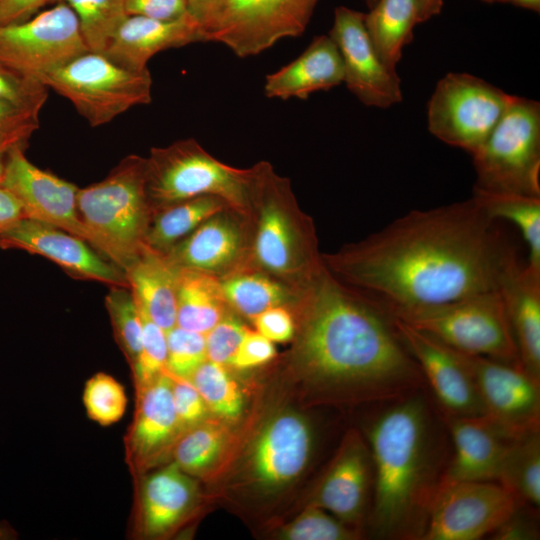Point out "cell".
<instances>
[{
	"mask_svg": "<svg viewBox=\"0 0 540 540\" xmlns=\"http://www.w3.org/2000/svg\"><path fill=\"white\" fill-rule=\"evenodd\" d=\"M514 255L470 198L411 211L324 256L323 264L390 317L403 319L498 289Z\"/></svg>",
	"mask_w": 540,
	"mask_h": 540,
	"instance_id": "6da1fadb",
	"label": "cell"
},
{
	"mask_svg": "<svg viewBox=\"0 0 540 540\" xmlns=\"http://www.w3.org/2000/svg\"><path fill=\"white\" fill-rule=\"evenodd\" d=\"M296 331V363L320 395L385 403L424 387L392 318L324 264L305 284Z\"/></svg>",
	"mask_w": 540,
	"mask_h": 540,
	"instance_id": "7a4b0ae2",
	"label": "cell"
},
{
	"mask_svg": "<svg viewBox=\"0 0 540 540\" xmlns=\"http://www.w3.org/2000/svg\"><path fill=\"white\" fill-rule=\"evenodd\" d=\"M386 404L368 430L373 530L382 539L421 540L448 462L441 418L420 390Z\"/></svg>",
	"mask_w": 540,
	"mask_h": 540,
	"instance_id": "3957f363",
	"label": "cell"
},
{
	"mask_svg": "<svg viewBox=\"0 0 540 540\" xmlns=\"http://www.w3.org/2000/svg\"><path fill=\"white\" fill-rule=\"evenodd\" d=\"M77 210L92 247L124 272L146 246L153 216L146 158L126 156L104 179L79 188Z\"/></svg>",
	"mask_w": 540,
	"mask_h": 540,
	"instance_id": "277c9868",
	"label": "cell"
},
{
	"mask_svg": "<svg viewBox=\"0 0 540 540\" xmlns=\"http://www.w3.org/2000/svg\"><path fill=\"white\" fill-rule=\"evenodd\" d=\"M256 166L224 164L194 139L152 148L146 158V188L154 211L199 196H215L237 212L254 205Z\"/></svg>",
	"mask_w": 540,
	"mask_h": 540,
	"instance_id": "5b68a950",
	"label": "cell"
},
{
	"mask_svg": "<svg viewBox=\"0 0 540 540\" xmlns=\"http://www.w3.org/2000/svg\"><path fill=\"white\" fill-rule=\"evenodd\" d=\"M40 81L68 99L92 127L108 124L152 99L148 69H129L93 51L78 55Z\"/></svg>",
	"mask_w": 540,
	"mask_h": 540,
	"instance_id": "8992f818",
	"label": "cell"
},
{
	"mask_svg": "<svg viewBox=\"0 0 540 540\" xmlns=\"http://www.w3.org/2000/svg\"><path fill=\"white\" fill-rule=\"evenodd\" d=\"M475 188L540 196V104L514 96L484 143L471 154Z\"/></svg>",
	"mask_w": 540,
	"mask_h": 540,
	"instance_id": "52a82bcc",
	"label": "cell"
},
{
	"mask_svg": "<svg viewBox=\"0 0 540 540\" xmlns=\"http://www.w3.org/2000/svg\"><path fill=\"white\" fill-rule=\"evenodd\" d=\"M399 320L460 353L520 364L498 289L474 294Z\"/></svg>",
	"mask_w": 540,
	"mask_h": 540,
	"instance_id": "ba28073f",
	"label": "cell"
},
{
	"mask_svg": "<svg viewBox=\"0 0 540 540\" xmlns=\"http://www.w3.org/2000/svg\"><path fill=\"white\" fill-rule=\"evenodd\" d=\"M254 204L260 215L254 240V256L268 272L310 280L323 266L314 251L313 237L290 213L293 196L286 179L268 163L256 165Z\"/></svg>",
	"mask_w": 540,
	"mask_h": 540,
	"instance_id": "9c48e42d",
	"label": "cell"
},
{
	"mask_svg": "<svg viewBox=\"0 0 540 540\" xmlns=\"http://www.w3.org/2000/svg\"><path fill=\"white\" fill-rule=\"evenodd\" d=\"M513 98L474 75L448 73L439 80L428 102V129L444 143L473 154Z\"/></svg>",
	"mask_w": 540,
	"mask_h": 540,
	"instance_id": "30bf717a",
	"label": "cell"
},
{
	"mask_svg": "<svg viewBox=\"0 0 540 540\" xmlns=\"http://www.w3.org/2000/svg\"><path fill=\"white\" fill-rule=\"evenodd\" d=\"M89 51L74 11L58 2L31 18L0 26V66L39 80Z\"/></svg>",
	"mask_w": 540,
	"mask_h": 540,
	"instance_id": "8fae6325",
	"label": "cell"
},
{
	"mask_svg": "<svg viewBox=\"0 0 540 540\" xmlns=\"http://www.w3.org/2000/svg\"><path fill=\"white\" fill-rule=\"evenodd\" d=\"M318 0H225L202 27L204 42L226 45L239 57L256 55L301 35Z\"/></svg>",
	"mask_w": 540,
	"mask_h": 540,
	"instance_id": "7c38bea8",
	"label": "cell"
},
{
	"mask_svg": "<svg viewBox=\"0 0 540 540\" xmlns=\"http://www.w3.org/2000/svg\"><path fill=\"white\" fill-rule=\"evenodd\" d=\"M519 505L498 482L442 479L421 540H477L492 534Z\"/></svg>",
	"mask_w": 540,
	"mask_h": 540,
	"instance_id": "4fadbf2b",
	"label": "cell"
},
{
	"mask_svg": "<svg viewBox=\"0 0 540 540\" xmlns=\"http://www.w3.org/2000/svg\"><path fill=\"white\" fill-rule=\"evenodd\" d=\"M460 355L473 377L487 416L517 437L540 430V380L520 364Z\"/></svg>",
	"mask_w": 540,
	"mask_h": 540,
	"instance_id": "5bb4252c",
	"label": "cell"
},
{
	"mask_svg": "<svg viewBox=\"0 0 540 540\" xmlns=\"http://www.w3.org/2000/svg\"><path fill=\"white\" fill-rule=\"evenodd\" d=\"M365 13L339 6L329 36L343 64V82L363 104L389 108L402 101L401 80L377 54L365 27Z\"/></svg>",
	"mask_w": 540,
	"mask_h": 540,
	"instance_id": "9a60e30c",
	"label": "cell"
},
{
	"mask_svg": "<svg viewBox=\"0 0 540 540\" xmlns=\"http://www.w3.org/2000/svg\"><path fill=\"white\" fill-rule=\"evenodd\" d=\"M24 151L14 148L5 154L0 180L20 203L24 218L55 226L92 246L91 236L77 210L79 188L34 165Z\"/></svg>",
	"mask_w": 540,
	"mask_h": 540,
	"instance_id": "2e32d148",
	"label": "cell"
},
{
	"mask_svg": "<svg viewBox=\"0 0 540 540\" xmlns=\"http://www.w3.org/2000/svg\"><path fill=\"white\" fill-rule=\"evenodd\" d=\"M392 320L430 387L438 412L455 417L485 415L473 377L460 353L399 319Z\"/></svg>",
	"mask_w": 540,
	"mask_h": 540,
	"instance_id": "e0dca14e",
	"label": "cell"
},
{
	"mask_svg": "<svg viewBox=\"0 0 540 540\" xmlns=\"http://www.w3.org/2000/svg\"><path fill=\"white\" fill-rule=\"evenodd\" d=\"M171 386V377L165 370L136 389L134 418L124 436L125 461L134 478L171 455L183 433Z\"/></svg>",
	"mask_w": 540,
	"mask_h": 540,
	"instance_id": "ac0fdd59",
	"label": "cell"
},
{
	"mask_svg": "<svg viewBox=\"0 0 540 540\" xmlns=\"http://www.w3.org/2000/svg\"><path fill=\"white\" fill-rule=\"evenodd\" d=\"M0 247L41 255L78 278L129 287L124 272L90 244L43 222L22 218L0 233Z\"/></svg>",
	"mask_w": 540,
	"mask_h": 540,
	"instance_id": "d6986e66",
	"label": "cell"
},
{
	"mask_svg": "<svg viewBox=\"0 0 540 540\" xmlns=\"http://www.w3.org/2000/svg\"><path fill=\"white\" fill-rule=\"evenodd\" d=\"M132 535L160 538L174 532L193 511L198 488L189 474L170 463L135 478Z\"/></svg>",
	"mask_w": 540,
	"mask_h": 540,
	"instance_id": "ffe728a7",
	"label": "cell"
},
{
	"mask_svg": "<svg viewBox=\"0 0 540 540\" xmlns=\"http://www.w3.org/2000/svg\"><path fill=\"white\" fill-rule=\"evenodd\" d=\"M313 448L311 425L302 415L283 412L270 419L257 435L249 455L257 484L277 489L305 470Z\"/></svg>",
	"mask_w": 540,
	"mask_h": 540,
	"instance_id": "44dd1931",
	"label": "cell"
},
{
	"mask_svg": "<svg viewBox=\"0 0 540 540\" xmlns=\"http://www.w3.org/2000/svg\"><path fill=\"white\" fill-rule=\"evenodd\" d=\"M439 415L449 433L453 451L442 479L497 482L503 461L518 437L486 414Z\"/></svg>",
	"mask_w": 540,
	"mask_h": 540,
	"instance_id": "7402d4cb",
	"label": "cell"
},
{
	"mask_svg": "<svg viewBox=\"0 0 540 540\" xmlns=\"http://www.w3.org/2000/svg\"><path fill=\"white\" fill-rule=\"evenodd\" d=\"M373 463L370 449L351 432L321 480L312 503L345 524H359L365 514Z\"/></svg>",
	"mask_w": 540,
	"mask_h": 540,
	"instance_id": "603a6c76",
	"label": "cell"
},
{
	"mask_svg": "<svg viewBox=\"0 0 540 540\" xmlns=\"http://www.w3.org/2000/svg\"><path fill=\"white\" fill-rule=\"evenodd\" d=\"M498 290L518 352L519 363L540 380V272L521 264L516 254L502 273Z\"/></svg>",
	"mask_w": 540,
	"mask_h": 540,
	"instance_id": "cb8c5ba5",
	"label": "cell"
},
{
	"mask_svg": "<svg viewBox=\"0 0 540 540\" xmlns=\"http://www.w3.org/2000/svg\"><path fill=\"white\" fill-rule=\"evenodd\" d=\"M195 42H204V37L200 24L190 14L173 21L130 15L103 54L123 67L145 70L157 53Z\"/></svg>",
	"mask_w": 540,
	"mask_h": 540,
	"instance_id": "d4e9b609",
	"label": "cell"
},
{
	"mask_svg": "<svg viewBox=\"0 0 540 540\" xmlns=\"http://www.w3.org/2000/svg\"><path fill=\"white\" fill-rule=\"evenodd\" d=\"M343 79V64L336 44L329 35H320L294 61L267 75L264 92L269 98L305 100L314 92L338 86Z\"/></svg>",
	"mask_w": 540,
	"mask_h": 540,
	"instance_id": "484cf974",
	"label": "cell"
},
{
	"mask_svg": "<svg viewBox=\"0 0 540 540\" xmlns=\"http://www.w3.org/2000/svg\"><path fill=\"white\" fill-rule=\"evenodd\" d=\"M243 247L242 228L220 212L204 221L164 254L178 268L214 275L230 267L242 253Z\"/></svg>",
	"mask_w": 540,
	"mask_h": 540,
	"instance_id": "4316f807",
	"label": "cell"
},
{
	"mask_svg": "<svg viewBox=\"0 0 540 540\" xmlns=\"http://www.w3.org/2000/svg\"><path fill=\"white\" fill-rule=\"evenodd\" d=\"M124 274L141 310L165 332L176 326L177 267L165 254L146 245Z\"/></svg>",
	"mask_w": 540,
	"mask_h": 540,
	"instance_id": "83f0119b",
	"label": "cell"
},
{
	"mask_svg": "<svg viewBox=\"0 0 540 540\" xmlns=\"http://www.w3.org/2000/svg\"><path fill=\"white\" fill-rule=\"evenodd\" d=\"M226 305L213 274L177 267V326L205 335L225 316Z\"/></svg>",
	"mask_w": 540,
	"mask_h": 540,
	"instance_id": "f1b7e54d",
	"label": "cell"
},
{
	"mask_svg": "<svg viewBox=\"0 0 540 540\" xmlns=\"http://www.w3.org/2000/svg\"><path fill=\"white\" fill-rule=\"evenodd\" d=\"M364 22L377 54L396 70L403 48L413 40V29L420 23L415 0H377Z\"/></svg>",
	"mask_w": 540,
	"mask_h": 540,
	"instance_id": "f546056e",
	"label": "cell"
},
{
	"mask_svg": "<svg viewBox=\"0 0 540 540\" xmlns=\"http://www.w3.org/2000/svg\"><path fill=\"white\" fill-rule=\"evenodd\" d=\"M228 207L218 197L199 196L159 208L153 213L145 243L164 254L204 221Z\"/></svg>",
	"mask_w": 540,
	"mask_h": 540,
	"instance_id": "4dcf8cb0",
	"label": "cell"
},
{
	"mask_svg": "<svg viewBox=\"0 0 540 540\" xmlns=\"http://www.w3.org/2000/svg\"><path fill=\"white\" fill-rule=\"evenodd\" d=\"M492 220L504 219L521 232L528 247L527 266L540 272V196L473 188L471 197Z\"/></svg>",
	"mask_w": 540,
	"mask_h": 540,
	"instance_id": "1f68e13d",
	"label": "cell"
},
{
	"mask_svg": "<svg viewBox=\"0 0 540 540\" xmlns=\"http://www.w3.org/2000/svg\"><path fill=\"white\" fill-rule=\"evenodd\" d=\"M519 505L540 507V430L518 437L510 447L498 477Z\"/></svg>",
	"mask_w": 540,
	"mask_h": 540,
	"instance_id": "d6a6232c",
	"label": "cell"
},
{
	"mask_svg": "<svg viewBox=\"0 0 540 540\" xmlns=\"http://www.w3.org/2000/svg\"><path fill=\"white\" fill-rule=\"evenodd\" d=\"M220 284L227 305L250 319L271 307L283 306L292 298L285 285L255 272L233 274Z\"/></svg>",
	"mask_w": 540,
	"mask_h": 540,
	"instance_id": "836d02e7",
	"label": "cell"
},
{
	"mask_svg": "<svg viewBox=\"0 0 540 540\" xmlns=\"http://www.w3.org/2000/svg\"><path fill=\"white\" fill-rule=\"evenodd\" d=\"M226 443V429L205 420L182 433L173 447L172 461L189 475H202L218 460Z\"/></svg>",
	"mask_w": 540,
	"mask_h": 540,
	"instance_id": "e575fe53",
	"label": "cell"
},
{
	"mask_svg": "<svg viewBox=\"0 0 540 540\" xmlns=\"http://www.w3.org/2000/svg\"><path fill=\"white\" fill-rule=\"evenodd\" d=\"M67 4L75 13L89 51L103 53L128 16L125 0H52Z\"/></svg>",
	"mask_w": 540,
	"mask_h": 540,
	"instance_id": "d590c367",
	"label": "cell"
},
{
	"mask_svg": "<svg viewBox=\"0 0 540 540\" xmlns=\"http://www.w3.org/2000/svg\"><path fill=\"white\" fill-rule=\"evenodd\" d=\"M190 381L202 396L209 412L225 421H234L241 416L244 395L225 366L206 360Z\"/></svg>",
	"mask_w": 540,
	"mask_h": 540,
	"instance_id": "8d00e7d4",
	"label": "cell"
},
{
	"mask_svg": "<svg viewBox=\"0 0 540 540\" xmlns=\"http://www.w3.org/2000/svg\"><path fill=\"white\" fill-rule=\"evenodd\" d=\"M105 305L115 340L131 367L142 342L143 320L139 304L129 287L110 286Z\"/></svg>",
	"mask_w": 540,
	"mask_h": 540,
	"instance_id": "74e56055",
	"label": "cell"
},
{
	"mask_svg": "<svg viewBox=\"0 0 540 540\" xmlns=\"http://www.w3.org/2000/svg\"><path fill=\"white\" fill-rule=\"evenodd\" d=\"M83 404L88 417L101 426L118 422L127 408L124 387L111 375L99 372L84 386Z\"/></svg>",
	"mask_w": 540,
	"mask_h": 540,
	"instance_id": "f35d334b",
	"label": "cell"
},
{
	"mask_svg": "<svg viewBox=\"0 0 540 540\" xmlns=\"http://www.w3.org/2000/svg\"><path fill=\"white\" fill-rule=\"evenodd\" d=\"M286 540H349L360 533L322 507L311 503L280 531Z\"/></svg>",
	"mask_w": 540,
	"mask_h": 540,
	"instance_id": "ab89813d",
	"label": "cell"
},
{
	"mask_svg": "<svg viewBox=\"0 0 540 540\" xmlns=\"http://www.w3.org/2000/svg\"><path fill=\"white\" fill-rule=\"evenodd\" d=\"M166 371L178 378L190 380L206 361L205 335L174 326L166 332Z\"/></svg>",
	"mask_w": 540,
	"mask_h": 540,
	"instance_id": "60d3db41",
	"label": "cell"
},
{
	"mask_svg": "<svg viewBox=\"0 0 540 540\" xmlns=\"http://www.w3.org/2000/svg\"><path fill=\"white\" fill-rule=\"evenodd\" d=\"M141 314L143 320L141 349L131 366L135 389L146 385L164 372L167 359L166 332L142 310Z\"/></svg>",
	"mask_w": 540,
	"mask_h": 540,
	"instance_id": "b9f144b4",
	"label": "cell"
},
{
	"mask_svg": "<svg viewBox=\"0 0 540 540\" xmlns=\"http://www.w3.org/2000/svg\"><path fill=\"white\" fill-rule=\"evenodd\" d=\"M39 127V113L0 100V153L25 149Z\"/></svg>",
	"mask_w": 540,
	"mask_h": 540,
	"instance_id": "7bdbcfd3",
	"label": "cell"
},
{
	"mask_svg": "<svg viewBox=\"0 0 540 540\" xmlns=\"http://www.w3.org/2000/svg\"><path fill=\"white\" fill-rule=\"evenodd\" d=\"M48 90L41 81L0 66V100L40 113L47 100Z\"/></svg>",
	"mask_w": 540,
	"mask_h": 540,
	"instance_id": "ee69618b",
	"label": "cell"
},
{
	"mask_svg": "<svg viewBox=\"0 0 540 540\" xmlns=\"http://www.w3.org/2000/svg\"><path fill=\"white\" fill-rule=\"evenodd\" d=\"M248 330L241 321L226 313L205 334L207 359L223 366L229 365Z\"/></svg>",
	"mask_w": 540,
	"mask_h": 540,
	"instance_id": "f6af8a7d",
	"label": "cell"
},
{
	"mask_svg": "<svg viewBox=\"0 0 540 540\" xmlns=\"http://www.w3.org/2000/svg\"><path fill=\"white\" fill-rule=\"evenodd\" d=\"M170 377L172 380V397L176 415L182 431L185 432L191 427L205 421L209 410L202 396L190 380L172 375Z\"/></svg>",
	"mask_w": 540,
	"mask_h": 540,
	"instance_id": "bcb514c9",
	"label": "cell"
},
{
	"mask_svg": "<svg viewBox=\"0 0 540 540\" xmlns=\"http://www.w3.org/2000/svg\"><path fill=\"white\" fill-rule=\"evenodd\" d=\"M276 356L274 343L257 331L248 330L229 366L236 369H250L264 365Z\"/></svg>",
	"mask_w": 540,
	"mask_h": 540,
	"instance_id": "7dc6e473",
	"label": "cell"
},
{
	"mask_svg": "<svg viewBox=\"0 0 540 540\" xmlns=\"http://www.w3.org/2000/svg\"><path fill=\"white\" fill-rule=\"evenodd\" d=\"M535 510L524 505H517L513 513L492 533L496 540H535L539 539V528Z\"/></svg>",
	"mask_w": 540,
	"mask_h": 540,
	"instance_id": "c3c4849f",
	"label": "cell"
},
{
	"mask_svg": "<svg viewBox=\"0 0 540 540\" xmlns=\"http://www.w3.org/2000/svg\"><path fill=\"white\" fill-rule=\"evenodd\" d=\"M256 331L273 343L290 341L295 334L292 315L283 306L271 307L253 319Z\"/></svg>",
	"mask_w": 540,
	"mask_h": 540,
	"instance_id": "681fc988",
	"label": "cell"
},
{
	"mask_svg": "<svg viewBox=\"0 0 540 540\" xmlns=\"http://www.w3.org/2000/svg\"><path fill=\"white\" fill-rule=\"evenodd\" d=\"M128 16H143L156 20L173 21L187 16V0H125Z\"/></svg>",
	"mask_w": 540,
	"mask_h": 540,
	"instance_id": "f907efd6",
	"label": "cell"
},
{
	"mask_svg": "<svg viewBox=\"0 0 540 540\" xmlns=\"http://www.w3.org/2000/svg\"><path fill=\"white\" fill-rule=\"evenodd\" d=\"M52 0H0V26L27 20Z\"/></svg>",
	"mask_w": 540,
	"mask_h": 540,
	"instance_id": "816d5d0a",
	"label": "cell"
},
{
	"mask_svg": "<svg viewBox=\"0 0 540 540\" xmlns=\"http://www.w3.org/2000/svg\"><path fill=\"white\" fill-rule=\"evenodd\" d=\"M24 218L20 203L15 196L0 183V233Z\"/></svg>",
	"mask_w": 540,
	"mask_h": 540,
	"instance_id": "f5cc1de1",
	"label": "cell"
},
{
	"mask_svg": "<svg viewBox=\"0 0 540 540\" xmlns=\"http://www.w3.org/2000/svg\"><path fill=\"white\" fill-rule=\"evenodd\" d=\"M225 0H187L190 15L202 27L212 18Z\"/></svg>",
	"mask_w": 540,
	"mask_h": 540,
	"instance_id": "db71d44e",
	"label": "cell"
},
{
	"mask_svg": "<svg viewBox=\"0 0 540 540\" xmlns=\"http://www.w3.org/2000/svg\"><path fill=\"white\" fill-rule=\"evenodd\" d=\"M443 1L444 0H415L418 8L419 22H426L432 17L440 14L443 7Z\"/></svg>",
	"mask_w": 540,
	"mask_h": 540,
	"instance_id": "11a10c76",
	"label": "cell"
},
{
	"mask_svg": "<svg viewBox=\"0 0 540 540\" xmlns=\"http://www.w3.org/2000/svg\"><path fill=\"white\" fill-rule=\"evenodd\" d=\"M507 3H511L518 7L529 9L537 13L540 11V0H507Z\"/></svg>",
	"mask_w": 540,
	"mask_h": 540,
	"instance_id": "9f6ffc18",
	"label": "cell"
},
{
	"mask_svg": "<svg viewBox=\"0 0 540 540\" xmlns=\"http://www.w3.org/2000/svg\"><path fill=\"white\" fill-rule=\"evenodd\" d=\"M5 166V154L0 153V180L2 178Z\"/></svg>",
	"mask_w": 540,
	"mask_h": 540,
	"instance_id": "6f0895ef",
	"label": "cell"
},
{
	"mask_svg": "<svg viewBox=\"0 0 540 540\" xmlns=\"http://www.w3.org/2000/svg\"><path fill=\"white\" fill-rule=\"evenodd\" d=\"M486 3H507V0H481Z\"/></svg>",
	"mask_w": 540,
	"mask_h": 540,
	"instance_id": "680465c9",
	"label": "cell"
},
{
	"mask_svg": "<svg viewBox=\"0 0 540 540\" xmlns=\"http://www.w3.org/2000/svg\"><path fill=\"white\" fill-rule=\"evenodd\" d=\"M376 1L377 0H366L367 6L371 8L376 3Z\"/></svg>",
	"mask_w": 540,
	"mask_h": 540,
	"instance_id": "91938a15",
	"label": "cell"
}]
</instances>
